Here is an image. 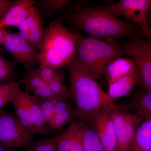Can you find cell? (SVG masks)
<instances>
[{"instance_id":"cell-30","label":"cell","mask_w":151,"mask_h":151,"mask_svg":"<svg viewBox=\"0 0 151 151\" xmlns=\"http://www.w3.org/2000/svg\"><path fill=\"white\" fill-rule=\"evenodd\" d=\"M14 1L8 0H0V22Z\"/></svg>"},{"instance_id":"cell-34","label":"cell","mask_w":151,"mask_h":151,"mask_svg":"<svg viewBox=\"0 0 151 151\" xmlns=\"http://www.w3.org/2000/svg\"><path fill=\"white\" fill-rule=\"evenodd\" d=\"M25 151H33V150L32 148H31L30 149H27Z\"/></svg>"},{"instance_id":"cell-9","label":"cell","mask_w":151,"mask_h":151,"mask_svg":"<svg viewBox=\"0 0 151 151\" xmlns=\"http://www.w3.org/2000/svg\"><path fill=\"white\" fill-rule=\"evenodd\" d=\"M42 23L39 10L33 6L28 16L17 28L20 36L37 51L39 50L44 33Z\"/></svg>"},{"instance_id":"cell-5","label":"cell","mask_w":151,"mask_h":151,"mask_svg":"<svg viewBox=\"0 0 151 151\" xmlns=\"http://www.w3.org/2000/svg\"><path fill=\"white\" fill-rule=\"evenodd\" d=\"M121 47L124 54L132 58L136 65L138 83L144 91L151 93V42L143 38L133 37Z\"/></svg>"},{"instance_id":"cell-32","label":"cell","mask_w":151,"mask_h":151,"mask_svg":"<svg viewBox=\"0 0 151 151\" xmlns=\"http://www.w3.org/2000/svg\"><path fill=\"white\" fill-rule=\"evenodd\" d=\"M150 20H151V16L150 17ZM148 39V40L150 42H151V30L150 31V32L149 33L148 35L146 37Z\"/></svg>"},{"instance_id":"cell-4","label":"cell","mask_w":151,"mask_h":151,"mask_svg":"<svg viewBox=\"0 0 151 151\" xmlns=\"http://www.w3.org/2000/svg\"><path fill=\"white\" fill-rule=\"evenodd\" d=\"M123 55L122 47L113 41L78 33L75 59L97 80L104 75L109 63Z\"/></svg>"},{"instance_id":"cell-23","label":"cell","mask_w":151,"mask_h":151,"mask_svg":"<svg viewBox=\"0 0 151 151\" xmlns=\"http://www.w3.org/2000/svg\"><path fill=\"white\" fill-rule=\"evenodd\" d=\"M55 97L59 100H71L69 89L65 82V76L53 78L47 82Z\"/></svg>"},{"instance_id":"cell-11","label":"cell","mask_w":151,"mask_h":151,"mask_svg":"<svg viewBox=\"0 0 151 151\" xmlns=\"http://www.w3.org/2000/svg\"><path fill=\"white\" fill-rule=\"evenodd\" d=\"M111 111L100 112L90 124L97 132L105 151H117V136L111 118Z\"/></svg>"},{"instance_id":"cell-13","label":"cell","mask_w":151,"mask_h":151,"mask_svg":"<svg viewBox=\"0 0 151 151\" xmlns=\"http://www.w3.org/2000/svg\"><path fill=\"white\" fill-rule=\"evenodd\" d=\"M143 119L137 113H130L127 121L116 132L117 151H128Z\"/></svg>"},{"instance_id":"cell-28","label":"cell","mask_w":151,"mask_h":151,"mask_svg":"<svg viewBox=\"0 0 151 151\" xmlns=\"http://www.w3.org/2000/svg\"><path fill=\"white\" fill-rule=\"evenodd\" d=\"M31 92L33 93L34 96L39 98L56 99L52 92L51 89L48 84L46 82L36 87Z\"/></svg>"},{"instance_id":"cell-8","label":"cell","mask_w":151,"mask_h":151,"mask_svg":"<svg viewBox=\"0 0 151 151\" xmlns=\"http://www.w3.org/2000/svg\"><path fill=\"white\" fill-rule=\"evenodd\" d=\"M2 45L17 63L27 67L39 65L38 52L32 48L18 33H8Z\"/></svg>"},{"instance_id":"cell-36","label":"cell","mask_w":151,"mask_h":151,"mask_svg":"<svg viewBox=\"0 0 151 151\" xmlns=\"http://www.w3.org/2000/svg\"><path fill=\"white\" fill-rule=\"evenodd\" d=\"M0 25H1V24H0Z\"/></svg>"},{"instance_id":"cell-25","label":"cell","mask_w":151,"mask_h":151,"mask_svg":"<svg viewBox=\"0 0 151 151\" xmlns=\"http://www.w3.org/2000/svg\"><path fill=\"white\" fill-rule=\"evenodd\" d=\"M36 97L45 119L49 125L54 115L55 105L57 101L59 100L56 99H46Z\"/></svg>"},{"instance_id":"cell-24","label":"cell","mask_w":151,"mask_h":151,"mask_svg":"<svg viewBox=\"0 0 151 151\" xmlns=\"http://www.w3.org/2000/svg\"><path fill=\"white\" fill-rule=\"evenodd\" d=\"M16 62L9 61L0 55V84L15 82L14 77Z\"/></svg>"},{"instance_id":"cell-31","label":"cell","mask_w":151,"mask_h":151,"mask_svg":"<svg viewBox=\"0 0 151 151\" xmlns=\"http://www.w3.org/2000/svg\"><path fill=\"white\" fill-rule=\"evenodd\" d=\"M8 32L5 29V27L2 26L1 25H0V46L2 45L4 39Z\"/></svg>"},{"instance_id":"cell-29","label":"cell","mask_w":151,"mask_h":151,"mask_svg":"<svg viewBox=\"0 0 151 151\" xmlns=\"http://www.w3.org/2000/svg\"><path fill=\"white\" fill-rule=\"evenodd\" d=\"M70 2L68 0H45L42 3L45 8L51 12H55Z\"/></svg>"},{"instance_id":"cell-18","label":"cell","mask_w":151,"mask_h":151,"mask_svg":"<svg viewBox=\"0 0 151 151\" xmlns=\"http://www.w3.org/2000/svg\"><path fill=\"white\" fill-rule=\"evenodd\" d=\"M128 151H151V119L143 120Z\"/></svg>"},{"instance_id":"cell-2","label":"cell","mask_w":151,"mask_h":151,"mask_svg":"<svg viewBox=\"0 0 151 151\" xmlns=\"http://www.w3.org/2000/svg\"><path fill=\"white\" fill-rule=\"evenodd\" d=\"M72 23L90 36L113 41L129 37L135 28L114 14L107 8H86L70 15Z\"/></svg>"},{"instance_id":"cell-1","label":"cell","mask_w":151,"mask_h":151,"mask_svg":"<svg viewBox=\"0 0 151 151\" xmlns=\"http://www.w3.org/2000/svg\"><path fill=\"white\" fill-rule=\"evenodd\" d=\"M67 67L69 92L75 105L76 119L90 124L100 112L113 111L118 107L97 79L76 60Z\"/></svg>"},{"instance_id":"cell-27","label":"cell","mask_w":151,"mask_h":151,"mask_svg":"<svg viewBox=\"0 0 151 151\" xmlns=\"http://www.w3.org/2000/svg\"><path fill=\"white\" fill-rule=\"evenodd\" d=\"M57 137L45 138L41 140L35 142L32 148L33 151H56Z\"/></svg>"},{"instance_id":"cell-22","label":"cell","mask_w":151,"mask_h":151,"mask_svg":"<svg viewBox=\"0 0 151 151\" xmlns=\"http://www.w3.org/2000/svg\"><path fill=\"white\" fill-rule=\"evenodd\" d=\"M24 81L23 78L12 83L0 84V110L8 103H12Z\"/></svg>"},{"instance_id":"cell-21","label":"cell","mask_w":151,"mask_h":151,"mask_svg":"<svg viewBox=\"0 0 151 151\" xmlns=\"http://www.w3.org/2000/svg\"><path fill=\"white\" fill-rule=\"evenodd\" d=\"M84 151H105L97 132L90 124L83 122Z\"/></svg>"},{"instance_id":"cell-14","label":"cell","mask_w":151,"mask_h":151,"mask_svg":"<svg viewBox=\"0 0 151 151\" xmlns=\"http://www.w3.org/2000/svg\"><path fill=\"white\" fill-rule=\"evenodd\" d=\"M76 119L75 109L70 100L58 101L55 105L54 115L49 124V130L61 131Z\"/></svg>"},{"instance_id":"cell-19","label":"cell","mask_w":151,"mask_h":151,"mask_svg":"<svg viewBox=\"0 0 151 151\" xmlns=\"http://www.w3.org/2000/svg\"><path fill=\"white\" fill-rule=\"evenodd\" d=\"M26 98L36 133L46 137L49 130V125L45 121L40 107L38 104L36 97L34 95H30L26 92Z\"/></svg>"},{"instance_id":"cell-20","label":"cell","mask_w":151,"mask_h":151,"mask_svg":"<svg viewBox=\"0 0 151 151\" xmlns=\"http://www.w3.org/2000/svg\"><path fill=\"white\" fill-rule=\"evenodd\" d=\"M133 106L143 120L151 119V93L138 91L133 98Z\"/></svg>"},{"instance_id":"cell-6","label":"cell","mask_w":151,"mask_h":151,"mask_svg":"<svg viewBox=\"0 0 151 151\" xmlns=\"http://www.w3.org/2000/svg\"><path fill=\"white\" fill-rule=\"evenodd\" d=\"M34 135L25 129L13 114L0 110V146L30 149L35 142Z\"/></svg>"},{"instance_id":"cell-35","label":"cell","mask_w":151,"mask_h":151,"mask_svg":"<svg viewBox=\"0 0 151 151\" xmlns=\"http://www.w3.org/2000/svg\"><path fill=\"white\" fill-rule=\"evenodd\" d=\"M150 11L151 12V1H150Z\"/></svg>"},{"instance_id":"cell-33","label":"cell","mask_w":151,"mask_h":151,"mask_svg":"<svg viewBox=\"0 0 151 151\" xmlns=\"http://www.w3.org/2000/svg\"><path fill=\"white\" fill-rule=\"evenodd\" d=\"M0 151H6L4 150V149L3 147L0 146Z\"/></svg>"},{"instance_id":"cell-3","label":"cell","mask_w":151,"mask_h":151,"mask_svg":"<svg viewBox=\"0 0 151 151\" xmlns=\"http://www.w3.org/2000/svg\"><path fill=\"white\" fill-rule=\"evenodd\" d=\"M78 33L68 30L62 22L56 19L44 30L39 50V67L62 69L75 59Z\"/></svg>"},{"instance_id":"cell-16","label":"cell","mask_w":151,"mask_h":151,"mask_svg":"<svg viewBox=\"0 0 151 151\" xmlns=\"http://www.w3.org/2000/svg\"><path fill=\"white\" fill-rule=\"evenodd\" d=\"M26 92L19 89L12 103L14 108L16 117L20 124L25 129L35 134L36 133L27 102Z\"/></svg>"},{"instance_id":"cell-17","label":"cell","mask_w":151,"mask_h":151,"mask_svg":"<svg viewBox=\"0 0 151 151\" xmlns=\"http://www.w3.org/2000/svg\"><path fill=\"white\" fill-rule=\"evenodd\" d=\"M138 83V73L135 66L127 75L108 86V93L112 99L125 97L132 92Z\"/></svg>"},{"instance_id":"cell-15","label":"cell","mask_w":151,"mask_h":151,"mask_svg":"<svg viewBox=\"0 0 151 151\" xmlns=\"http://www.w3.org/2000/svg\"><path fill=\"white\" fill-rule=\"evenodd\" d=\"M136 66L131 58H116L108 63L104 71L108 86L127 75Z\"/></svg>"},{"instance_id":"cell-12","label":"cell","mask_w":151,"mask_h":151,"mask_svg":"<svg viewBox=\"0 0 151 151\" xmlns=\"http://www.w3.org/2000/svg\"><path fill=\"white\" fill-rule=\"evenodd\" d=\"M35 3L34 0L14 1L0 22V24L4 27H18L28 16L31 9Z\"/></svg>"},{"instance_id":"cell-7","label":"cell","mask_w":151,"mask_h":151,"mask_svg":"<svg viewBox=\"0 0 151 151\" xmlns=\"http://www.w3.org/2000/svg\"><path fill=\"white\" fill-rule=\"evenodd\" d=\"M150 0H121L107 8L118 17L128 19L138 25L145 36L149 34L151 25L149 20Z\"/></svg>"},{"instance_id":"cell-10","label":"cell","mask_w":151,"mask_h":151,"mask_svg":"<svg viewBox=\"0 0 151 151\" xmlns=\"http://www.w3.org/2000/svg\"><path fill=\"white\" fill-rule=\"evenodd\" d=\"M83 123L76 119L56 136V151H84Z\"/></svg>"},{"instance_id":"cell-26","label":"cell","mask_w":151,"mask_h":151,"mask_svg":"<svg viewBox=\"0 0 151 151\" xmlns=\"http://www.w3.org/2000/svg\"><path fill=\"white\" fill-rule=\"evenodd\" d=\"M29 73L39 76L46 83L53 78L64 75L63 72L61 71V69H55L48 66L38 67L30 72Z\"/></svg>"}]
</instances>
